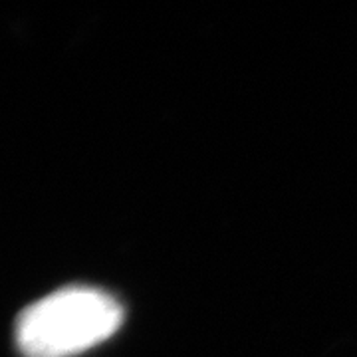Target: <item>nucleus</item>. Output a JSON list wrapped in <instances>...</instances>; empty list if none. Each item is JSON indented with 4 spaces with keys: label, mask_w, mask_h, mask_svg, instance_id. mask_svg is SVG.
<instances>
[{
    "label": "nucleus",
    "mask_w": 357,
    "mask_h": 357,
    "mask_svg": "<svg viewBox=\"0 0 357 357\" xmlns=\"http://www.w3.org/2000/svg\"><path fill=\"white\" fill-rule=\"evenodd\" d=\"M123 321L114 296L96 288H66L26 307L16 324L24 357H72L112 337Z\"/></svg>",
    "instance_id": "nucleus-1"
}]
</instances>
